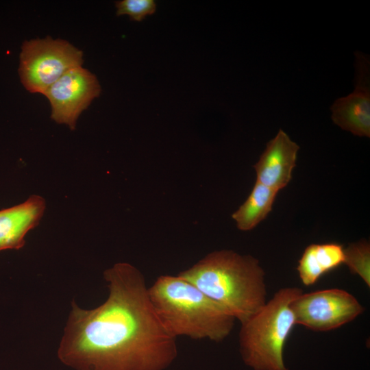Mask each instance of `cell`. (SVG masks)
I'll return each mask as SVG.
<instances>
[{
    "instance_id": "cell-8",
    "label": "cell",
    "mask_w": 370,
    "mask_h": 370,
    "mask_svg": "<svg viewBox=\"0 0 370 370\" xmlns=\"http://www.w3.org/2000/svg\"><path fill=\"white\" fill-rule=\"evenodd\" d=\"M356 85L347 96L336 99L330 108L333 122L358 136H370L369 58L356 52Z\"/></svg>"
},
{
    "instance_id": "cell-4",
    "label": "cell",
    "mask_w": 370,
    "mask_h": 370,
    "mask_svg": "<svg viewBox=\"0 0 370 370\" xmlns=\"http://www.w3.org/2000/svg\"><path fill=\"white\" fill-rule=\"evenodd\" d=\"M302 292L296 287L278 291L253 316L241 323L240 350L246 365L254 370H288L283 350L296 325L293 300Z\"/></svg>"
},
{
    "instance_id": "cell-9",
    "label": "cell",
    "mask_w": 370,
    "mask_h": 370,
    "mask_svg": "<svg viewBox=\"0 0 370 370\" xmlns=\"http://www.w3.org/2000/svg\"><path fill=\"white\" fill-rule=\"evenodd\" d=\"M299 145L280 130L254 165L256 181L277 191L286 187L296 166Z\"/></svg>"
},
{
    "instance_id": "cell-14",
    "label": "cell",
    "mask_w": 370,
    "mask_h": 370,
    "mask_svg": "<svg viewBox=\"0 0 370 370\" xmlns=\"http://www.w3.org/2000/svg\"><path fill=\"white\" fill-rule=\"evenodd\" d=\"M116 14H127L132 20L141 21L147 16L153 14L156 9L153 0H122L116 3Z\"/></svg>"
},
{
    "instance_id": "cell-12",
    "label": "cell",
    "mask_w": 370,
    "mask_h": 370,
    "mask_svg": "<svg viewBox=\"0 0 370 370\" xmlns=\"http://www.w3.org/2000/svg\"><path fill=\"white\" fill-rule=\"evenodd\" d=\"M278 193L256 181L246 201L232 215L238 229L249 231L263 221L271 211Z\"/></svg>"
},
{
    "instance_id": "cell-3",
    "label": "cell",
    "mask_w": 370,
    "mask_h": 370,
    "mask_svg": "<svg viewBox=\"0 0 370 370\" xmlns=\"http://www.w3.org/2000/svg\"><path fill=\"white\" fill-rule=\"evenodd\" d=\"M160 321L175 338L224 340L235 318L197 287L178 275H161L148 288Z\"/></svg>"
},
{
    "instance_id": "cell-6",
    "label": "cell",
    "mask_w": 370,
    "mask_h": 370,
    "mask_svg": "<svg viewBox=\"0 0 370 370\" xmlns=\"http://www.w3.org/2000/svg\"><path fill=\"white\" fill-rule=\"evenodd\" d=\"M291 308L296 324L317 332L336 329L364 311L353 295L339 288L301 293L293 300Z\"/></svg>"
},
{
    "instance_id": "cell-5",
    "label": "cell",
    "mask_w": 370,
    "mask_h": 370,
    "mask_svg": "<svg viewBox=\"0 0 370 370\" xmlns=\"http://www.w3.org/2000/svg\"><path fill=\"white\" fill-rule=\"evenodd\" d=\"M18 73L30 92H45L69 70L80 66L83 53L66 40L50 36L23 42Z\"/></svg>"
},
{
    "instance_id": "cell-10",
    "label": "cell",
    "mask_w": 370,
    "mask_h": 370,
    "mask_svg": "<svg viewBox=\"0 0 370 370\" xmlns=\"http://www.w3.org/2000/svg\"><path fill=\"white\" fill-rule=\"evenodd\" d=\"M46 208L45 199L33 195L25 201L0 210V251L20 249L27 232L40 223Z\"/></svg>"
},
{
    "instance_id": "cell-13",
    "label": "cell",
    "mask_w": 370,
    "mask_h": 370,
    "mask_svg": "<svg viewBox=\"0 0 370 370\" xmlns=\"http://www.w3.org/2000/svg\"><path fill=\"white\" fill-rule=\"evenodd\" d=\"M344 264L370 286V245L366 240L349 244L344 249Z\"/></svg>"
},
{
    "instance_id": "cell-7",
    "label": "cell",
    "mask_w": 370,
    "mask_h": 370,
    "mask_svg": "<svg viewBox=\"0 0 370 370\" xmlns=\"http://www.w3.org/2000/svg\"><path fill=\"white\" fill-rule=\"evenodd\" d=\"M100 92L96 76L80 66L66 72L43 95L50 102L51 119L74 130L81 113Z\"/></svg>"
},
{
    "instance_id": "cell-1",
    "label": "cell",
    "mask_w": 370,
    "mask_h": 370,
    "mask_svg": "<svg viewBox=\"0 0 370 370\" xmlns=\"http://www.w3.org/2000/svg\"><path fill=\"white\" fill-rule=\"evenodd\" d=\"M109 294L85 310L75 301L58 348L74 370H164L177 355L176 338L164 327L150 301L144 275L127 262L106 269Z\"/></svg>"
},
{
    "instance_id": "cell-11",
    "label": "cell",
    "mask_w": 370,
    "mask_h": 370,
    "mask_svg": "<svg viewBox=\"0 0 370 370\" xmlns=\"http://www.w3.org/2000/svg\"><path fill=\"white\" fill-rule=\"evenodd\" d=\"M343 263L344 248L342 245L334 243L311 244L304 251L297 270L301 282L308 286Z\"/></svg>"
},
{
    "instance_id": "cell-2",
    "label": "cell",
    "mask_w": 370,
    "mask_h": 370,
    "mask_svg": "<svg viewBox=\"0 0 370 370\" xmlns=\"http://www.w3.org/2000/svg\"><path fill=\"white\" fill-rule=\"evenodd\" d=\"M222 306L241 323L267 302L264 272L250 255L212 251L177 274Z\"/></svg>"
}]
</instances>
